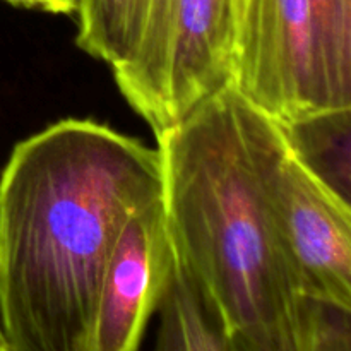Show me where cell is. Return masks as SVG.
<instances>
[{"mask_svg": "<svg viewBox=\"0 0 351 351\" xmlns=\"http://www.w3.org/2000/svg\"><path fill=\"white\" fill-rule=\"evenodd\" d=\"M156 147L88 119L21 141L0 177V329L9 351H86L127 219L161 197Z\"/></svg>", "mask_w": 351, "mask_h": 351, "instance_id": "cell-1", "label": "cell"}, {"mask_svg": "<svg viewBox=\"0 0 351 351\" xmlns=\"http://www.w3.org/2000/svg\"><path fill=\"white\" fill-rule=\"evenodd\" d=\"M278 123L230 82L154 134L177 264L228 332L278 321L298 295L267 194Z\"/></svg>", "mask_w": 351, "mask_h": 351, "instance_id": "cell-2", "label": "cell"}, {"mask_svg": "<svg viewBox=\"0 0 351 351\" xmlns=\"http://www.w3.org/2000/svg\"><path fill=\"white\" fill-rule=\"evenodd\" d=\"M267 194L298 293L351 314V204L298 158L281 123L267 161Z\"/></svg>", "mask_w": 351, "mask_h": 351, "instance_id": "cell-3", "label": "cell"}, {"mask_svg": "<svg viewBox=\"0 0 351 351\" xmlns=\"http://www.w3.org/2000/svg\"><path fill=\"white\" fill-rule=\"evenodd\" d=\"M232 84L283 125L328 110L308 0H245Z\"/></svg>", "mask_w": 351, "mask_h": 351, "instance_id": "cell-4", "label": "cell"}, {"mask_svg": "<svg viewBox=\"0 0 351 351\" xmlns=\"http://www.w3.org/2000/svg\"><path fill=\"white\" fill-rule=\"evenodd\" d=\"M175 264L160 197L134 213L117 239L98 291L86 351H139Z\"/></svg>", "mask_w": 351, "mask_h": 351, "instance_id": "cell-5", "label": "cell"}, {"mask_svg": "<svg viewBox=\"0 0 351 351\" xmlns=\"http://www.w3.org/2000/svg\"><path fill=\"white\" fill-rule=\"evenodd\" d=\"M158 315L154 351H230L225 324L178 264Z\"/></svg>", "mask_w": 351, "mask_h": 351, "instance_id": "cell-6", "label": "cell"}, {"mask_svg": "<svg viewBox=\"0 0 351 351\" xmlns=\"http://www.w3.org/2000/svg\"><path fill=\"white\" fill-rule=\"evenodd\" d=\"M283 129L298 158L351 204V105L321 110Z\"/></svg>", "mask_w": 351, "mask_h": 351, "instance_id": "cell-7", "label": "cell"}, {"mask_svg": "<svg viewBox=\"0 0 351 351\" xmlns=\"http://www.w3.org/2000/svg\"><path fill=\"white\" fill-rule=\"evenodd\" d=\"M149 9L151 0H79L75 43L113 71L136 50Z\"/></svg>", "mask_w": 351, "mask_h": 351, "instance_id": "cell-8", "label": "cell"}, {"mask_svg": "<svg viewBox=\"0 0 351 351\" xmlns=\"http://www.w3.org/2000/svg\"><path fill=\"white\" fill-rule=\"evenodd\" d=\"M328 108L348 103L350 47L345 0H308Z\"/></svg>", "mask_w": 351, "mask_h": 351, "instance_id": "cell-9", "label": "cell"}, {"mask_svg": "<svg viewBox=\"0 0 351 351\" xmlns=\"http://www.w3.org/2000/svg\"><path fill=\"white\" fill-rule=\"evenodd\" d=\"M298 324L305 351H351V314L298 293Z\"/></svg>", "mask_w": 351, "mask_h": 351, "instance_id": "cell-10", "label": "cell"}, {"mask_svg": "<svg viewBox=\"0 0 351 351\" xmlns=\"http://www.w3.org/2000/svg\"><path fill=\"white\" fill-rule=\"evenodd\" d=\"M228 343L230 351H305L298 324L297 300L283 317L271 324L228 332Z\"/></svg>", "mask_w": 351, "mask_h": 351, "instance_id": "cell-11", "label": "cell"}, {"mask_svg": "<svg viewBox=\"0 0 351 351\" xmlns=\"http://www.w3.org/2000/svg\"><path fill=\"white\" fill-rule=\"evenodd\" d=\"M9 3L24 9H36L50 14H67L74 16L79 0H7Z\"/></svg>", "mask_w": 351, "mask_h": 351, "instance_id": "cell-12", "label": "cell"}, {"mask_svg": "<svg viewBox=\"0 0 351 351\" xmlns=\"http://www.w3.org/2000/svg\"><path fill=\"white\" fill-rule=\"evenodd\" d=\"M346 9V27H348V47H350V89H348V103L345 106L351 105V0H345Z\"/></svg>", "mask_w": 351, "mask_h": 351, "instance_id": "cell-13", "label": "cell"}, {"mask_svg": "<svg viewBox=\"0 0 351 351\" xmlns=\"http://www.w3.org/2000/svg\"><path fill=\"white\" fill-rule=\"evenodd\" d=\"M245 0H233V12H235V33H237V24H239L240 16H242V9Z\"/></svg>", "mask_w": 351, "mask_h": 351, "instance_id": "cell-14", "label": "cell"}, {"mask_svg": "<svg viewBox=\"0 0 351 351\" xmlns=\"http://www.w3.org/2000/svg\"><path fill=\"white\" fill-rule=\"evenodd\" d=\"M5 339H3V335H2V329H0V350H5Z\"/></svg>", "mask_w": 351, "mask_h": 351, "instance_id": "cell-15", "label": "cell"}, {"mask_svg": "<svg viewBox=\"0 0 351 351\" xmlns=\"http://www.w3.org/2000/svg\"><path fill=\"white\" fill-rule=\"evenodd\" d=\"M0 351H9V350H7V348H5V350H0Z\"/></svg>", "mask_w": 351, "mask_h": 351, "instance_id": "cell-16", "label": "cell"}]
</instances>
